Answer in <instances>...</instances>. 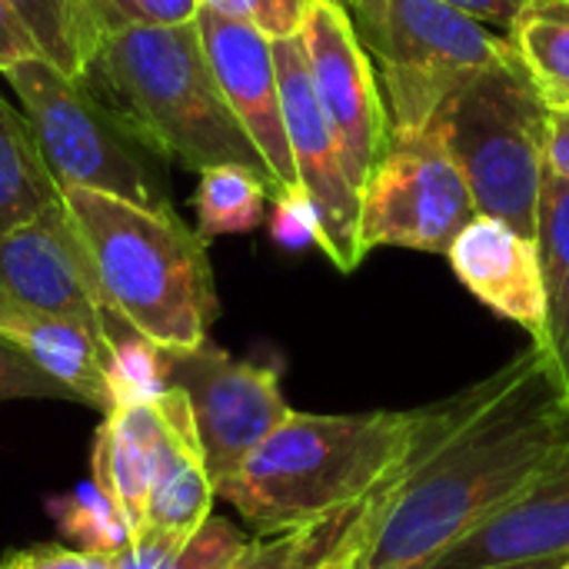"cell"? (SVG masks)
<instances>
[{
  "label": "cell",
  "mask_w": 569,
  "mask_h": 569,
  "mask_svg": "<svg viewBox=\"0 0 569 569\" xmlns=\"http://www.w3.org/2000/svg\"><path fill=\"white\" fill-rule=\"evenodd\" d=\"M567 443V397L547 353L530 343L437 403L360 569H433L527 497Z\"/></svg>",
  "instance_id": "6da1fadb"
},
{
  "label": "cell",
  "mask_w": 569,
  "mask_h": 569,
  "mask_svg": "<svg viewBox=\"0 0 569 569\" xmlns=\"http://www.w3.org/2000/svg\"><path fill=\"white\" fill-rule=\"evenodd\" d=\"M433 423L417 410L303 413L293 410L250 460L217 487L257 537L283 533L367 500L397 477Z\"/></svg>",
  "instance_id": "7a4b0ae2"
},
{
  "label": "cell",
  "mask_w": 569,
  "mask_h": 569,
  "mask_svg": "<svg viewBox=\"0 0 569 569\" xmlns=\"http://www.w3.org/2000/svg\"><path fill=\"white\" fill-rule=\"evenodd\" d=\"M80 80L143 150L197 173L220 163L267 173L210 73L197 23L117 30Z\"/></svg>",
  "instance_id": "3957f363"
},
{
  "label": "cell",
  "mask_w": 569,
  "mask_h": 569,
  "mask_svg": "<svg viewBox=\"0 0 569 569\" xmlns=\"http://www.w3.org/2000/svg\"><path fill=\"white\" fill-rule=\"evenodd\" d=\"M63 203L87 243L107 310L160 350L207 343L217 287L207 240L173 207H140L97 190H67Z\"/></svg>",
  "instance_id": "277c9868"
},
{
  "label": "cell",
  "mask_w": 569,
  "mask_h": 569,
  "mask_svg": "<svg viewBox=\"0 0 569 569\" xmlns=\"http://www.w3.org/2000/svg\"><path fill=\"white\" fill-rule=\"evenodd\" d=\"M550 110L517 53L467 80L430 120L467 177L477 213L537 240Z\"/></svg>",
  "instance_id": "5b68a950"
},
{
  "label": "cell",
  "mask_w": 569,
  "mask_h": 569,
  "mask_svg": "<svg viewBox=\"0 0 569 569\" xmlns=\"http://www.w3.org/2000/svg\"><path fill=\"white\" fill-rule=\"evenodd\" d=\"M377 70L393 130L430 127L477 73L513 57L507 37L443 0H340Z\"/></svg>",
  "instance_id": "8992f818"
},
{
  "label": "cell",
  "mask_w": 569,
  "mask_h": 569,
  "mask_svg": "<svg viewBox=\"0 0 569 569\" xmlns=\"http://www.w3.org/2000/svg\"><path fill=\"white\" fill-rule=\"evenodd\" d=\"M20 100L37 150L60 187L97 190L140 207H170L157 187L140 143L103 110L83 80L57 70L40 57H27L0 73Z\"/></svg>",
  "instance_id": "52a82bcc"
},
{
  "label": "cell",
  "mask_w": 569,
  "mask_h": 569,
  "mask_svg": "<svg viewBox=\"0 0 569 569\" xmlns=\"http://www.w3.org/2000/svg\"><path fill=\"white\" fill-rule=\"evenodd\" d=\"M473 217V193L443 137L433 127H390V140L370 170L360 200L363 250L400 247L447 253Z\"/></svg>",
  "instance_id": "ba28073f"
},
{
  "label": "cell",
  "mask_w": 569,
  "mask_h": 569,
  "mask_svg": "<svg viewBox=\"0 0 569 569\" xmlns=\"http://www.w3.org/2000/svg\"><path fill=\"white\" fill-rule=\"evenodd\" d=\"M163 377L190 407L213 490L293 413L277 367L237 360L210 340L190 350H163Z\"/></svg>",
  "instance_id": "9c48e42d"
},
{
  "label": "cell",
  "mask_w": 569,
  "mask_h": 569,
  "mask_svg": "<svg viewBox=\"0 0 569 569\" xmlns=\"http://www.w3.org/2000/svg\"><path fill=\"white\" fill-rule=\"evenodd\" d=\"M273 60L280 77V103L297 167V183L310 193L320 213V250L340 273H353L367 250L360 243V187L347 170L343 147L320 110L310 83L300 37L273 40Z\"/></svg>",
  "instance_id": "30bf717a"
},
{
  "label": "cell",
  "mask_w": 569,
  "mask_h": 569,
  "mask_svg": "<svg viewBox=\"0 0 569 569\" xmlns=\"http://www.w3.org/2000/svg\"><path fill=\"white\" fill-rule=\"evenodd\" d=\"M297 37L303 43L320 110L343 147L353 183L363 193L367 177L390 140V113L377 70L340 0H313Z\"/></svg>",
  "instance_id": "8fae6325"
},
{
  "label": "cell",
  "mask_w": 569,
  "mask_h": 569,
  "mask_svg": "<svg viewBox=\"0 0 569 569\" xmlns=\"http://www.w3.org/2000/svg\"><path fill=\"white\" fill-rule=\"evenodd\" d=\"M0 300L67 317L103 333V293L87 243L63 203L0 233Z\"/></svg>",
  "instance_id": "7c38bea8"
},
{
  "label": "cell",
  "mask_w": 569,
  "mask_h": 569,
  "mask_svg": "<svg viewBox=\"0 0 569 569\" xmlns=\"http://www.w3.org/2000/svg\"><path fill=\"white\" fill-rule=\"evenodd\" d=\"M197 33L203 57L210 63V73L257 147L267 177L273 183V193L283 187L297 183V167L290 157V140H287V123H283V103H280V77H277V60H273V40L257 33L253 27L220 17L207 7L197 13Z\"/></svg>",
  "instance_id": "4fadbf2b"
},
{
  "label": "cell",
  "mask_w": 569,
  "mask_h": 569,
  "mask_svg": "<svg viewBox=\"0 0 569 569\" xmlns=\"http://www.w3.org/2000/svg\"><path fill=\"white\" fill-rule=\"evenodd\" d=\"M447 260L457 280L493 313L523 327L530 343L547 333V287L540 247L497 217L477 213L450 243Z\"/></svg>",
  "instance_id": "5bb4252c"
},
{
  "label": "cell",
  "mask_w": 569,
  "mask_h": 569,
  "mask_svg": "<svg viewBox=\"0 0 569 569\" xmlns=\"http://www.w3.org/2000/svg\"><path fill=\"white\" fill-rule=\"evenodd\" d=\"M569 553V443L510 510L457 543L433 569H470Z\"/></svg>",
  "instance_id": "9a60e30c"
},
{
  "label": "cell",
  "mask_w": 569,
  "mask_h": 569,
  "mask_svg": "<svg viewBox=\"0 0 569 569\" xmlns=\"http://www.w3.org/2000/svg\"><path fill=\"white\" fill-rule=\"evenodd\" d=\"M167 410V440L157 457L143 527L137 537L143 540H187L213 517V480L203 463V450L193 430L190 407L180 390L167 387L160 393ZM133 537V540H137Z\"/></svg>",
  "instance_id": "2e32d148"
},
{
  "label": "cell",
  "mask_w": 569,
  "mask_h": 569,
  "mask_svg": "<svg viewBox=\"0 0 569 569\" xmlns=\"http://www.w3.org/2000/svg\"><path fill=\"white\" fill-rule=\"evenodd\" d=\"M0 333L17 343L47 377L70 390L73 403H87L103 417L113 410L110 350L100 330L0 300Z\"/></svg>",
  "instance_id": "e0dca14e"
},
{
  "label": "cell",
  "mask_w": 569,
  "mask_h": 569,
  "mask_svg": "<svg viewBox=\"0 0 569 569\" xmlns=\"http://www.w3.org/2000/svg\"><path fill=\"white\" fill-rule=\"evenodd\" d=\"M167 430L170 423H167V410L160 397L110 410L97 430L93 457H90L93 463L90 480L103 493H110V500L120 507L130 527V540L143 527L147 497H150V483H153V470H157V457L167 440Z\"/></svg>",
  "instance_id": "ac0fdd59"
},
{
  "label": "cell",
  "mask_w": 569,
  "mask_h": 569,
  "mask_svg": "<svg viewBox=\"0 0 569 569\" xmlns=\"http://www.w3.org/2000/svg\"><path fill=\"white\" fill-rule=\"evenodd\" d=\"M537 247L547 287V353L569 403V180L547 173L537 220Z\"/></svg>",
  "instance_id": "d6986e66"
},
{
  "label": "cell",
  "mask_w": 569,
  "mask_h": 569,
  "mask_svg": "<svg viewBox=\"0 0 569 569\" xmlns=\"http://www.w3.org/2000/svg\"><path fill=\"white\" fill-rule=\"evenodd\" d=\"M507 40L547 110H569V0H530Z\"/></svg>",
  "instance_id": "ffe728a7"
},
{
  "label": "cell",
  "mask_w": 569,
  "mask_h": 569,
  "mask_svg": "<svg viewBox=\"0 0 569 569\" xmlns=\"http://www.w3.org/2000/svg\"><path fill=\"white\" fill-rule=\"evenodd\" d=\"M60 197L23 110L0 93V233L33 220Z\"/></svg>",
  "instance_id": "44dd1931"
},
{
  "label": "cell",
  "mask_w": 569,
  "mask_h": 569,
  "mask_svg": "<svg viewBox=\"0 0 569 569\" xmlns=\"http://www.w3.org/2000/svg\"><path fill=\"white\" fill-rule=\"evenodd\" d=\"M20 27L37 47V57L70 77H83L103 43L90 0H7Z\"/></svg>",
  "instance_id": "7402d4cb"
},
{
  "label": "cell",
  "mask_w": 569,
  "mask_h": 569,
  "mask_svg": "<svg viewBox=\"0 0 569 569\" xmlns=\"http://www.w3.org/2000/svg\"><path fill=\"white\" fill-rule=\"evenodd\" d=\"M273 183L263 170L243 163H220L200 170L193 193L197 233L203 240L227 233H250L263 223Z\"/></svg>",
  "instance_id": "603a6c76"
},
{
  "label": "cell",
  "mask_w": 569,
  "mask_h": 569,
  "mask_svg": "<svg viewBox=\"0 0 569 569\" xmlns=\"http://www.w3.org/2000/svg\"><path fill=\"white\" fill-rule=\"evenodd\" d=\"M250 543V537L223 520L210 517L187 540H130L120 553H113V569H227Z\"/></svg>",
  "instance_id": "cb8c5ba5"
},
{
  "label": "cell",
  "mask_w": 569,
  "mask_h": 569,
  "mask_svg": "<svg viewBox=\"0 0 569 569\" xmlns=\"http://www.w3.org/2000/svg\"><path fill=\"white\" fill-rule=\"evenodd\" d=\"M360 507L363 500L330 517H320L313 523L283 530V533L250 537L243 553L227 569H317L323 563V557L340 543V537L350 530Z\"/></svg>",
  "instance_id": "d4e9b609"
},
{
  "label": "cell",
  "mask_w": 569,
  "mask_h": 569,
  "mask_svg": "<svg viewBox=\"0 0 569 569\" xmlns=\"http://www.w3.org/2000/svg\"><path fill=\"white\" fill-rule=\"evenodd\" d=\"M47 507L57 517L60 533L73 540L80 553L113 557L130 543V527L120 507L93 480L77 483L67 497H57Z\"/></svg>",
  "instance_id": "484cf974"
},
{
  "label": "cell",
  "mask_w": 569,
  "mask_h": 569,
  "mask_svg": "<svg viewBox=\"0 0 569 569\" xmlns=\"http://www.w3.org/2000/svg\"><path fill=\"white\" fill-rule=\"evenodd\" d=\"M100 37L127 27H183L200 13V0H90Z\"/></svg>",
  "instance_id": "4316f807"
},
{
  "label": "cell",
  "mask_w": 569,
  "mask_h": 569,
  "mask_svg": "<svg viewBox=\"0 0 569 569\" xmlns=\"http://www.w3.org/2000/svg\"><path fill=\"white\" fill-rule=\"evenodd\" d=\"M200 7L240 20L267 40H287L300 33L313 0H200Z\"/></svg>",
  "instance_id": "83f0119b"
},
{
  "label": "cell",
  "mask_w": 569,
  "mask_h": 569,
  "mask_svg": "<svg viewBox=\"0 0 569 569\" xmlns=\"http://www.w3.org/2000/svg\"><path fill=\"white\" fill-rule=\"evenodd\" d=\"M433 417H437V403H433ZM433 427V423H430ZM430 433V430H427ZM427 433H423V440H427ZM420 440V443H423ZM420 450V447H417ZM417 450H413V457H417ZM410 457V460H413ZM410 460H407V467H410ZM407 467L397 473V477H390L383 487H377L367 500H363V507H360V513H357V520L350 523V530L340 537V543L323 557V563L317 569H360L363 567V557H367V547H370V540H373V533H377V523H380V517H383V510H387V503H390V497H393V490H397V483H400V477L407 473Z\"/></svg>",
  "instance_id": "f1b7e54d"
},
{
  "label": "cell",
  "mask_w": 569,
  "mask_h": 569,
  "mask_svg": "<svg viewBox=\"0 0 569 569\" xmlns=\"http://www.w3.org/2000/svg\"><path fill=\"white\" fill-rule=\"evenodd\" d=\"M270 233L280 247L287 250H303V247H320V213L310 200V193L293 183L283 187L270 197Z\"/></svg>",
  "instance_id": "f546056e"
},
{
  "label": "cell",
  "mask_w": 569,
  "mask_h": 569,
  "mask_svg": "<svg viewBox=\"0 0 569 569\" xmlns=\"http://www.w3.org/2000/svg\"><path fill=\"white\" fill-rule=\"evenodd\" d=\"M0 400H73L17 343L0 333Z\"/></svg>",
  "instance_id": "4dcf8cb0"
},
{
  "label": "cell",
  "mask_w": 569,
  "mask_h": 569,
  "mask_svg": "<svg viewBox=\"0 0 569 569\" xmlns=\"http://www.w3.org/2000/svg\"><path fill=\"white\" fill-rule=\"evenodd\" d=\"M27 57H37V47L27 37V30L20 27L17 13L7 7V0H0V73Z\"/></svg>",
  "instance_id": "1f68e13d"
},
{
  "label": "cell",
  "mask_w": 569,
  "mask_h": 569,
  "mask_svg": "<svg viewBox=\"0 0 569 569\" xmlns=\"http://www.w3.org/2000/svg\"><path fill=\"white\" fill-rule=\"evenodd\" d=\"M3 569H90V557L63 547H37V550L13 553Z\"/></svg>",
  "instance_id": "d6a6232c"
},
{
  "label": "cell",
  "mask_w": 569,
  "mask_h": 569,
  "mask_svg": "<svg viewBox=\"0 0 569 569\" xmlns=\"http://www.w3.org/2000/svg\"><path fill=\"white\" fill-rule=\"evenodd\" d=\"M547 173L569 180V110H550V120H547Z\"/></svg>",
  "instance_id": "836d02e7"
},
{
  "label": "cell",
  "mask_w": 569,
  "mask_h": 569,
  "mask_svg": "<svg viewBox=\"0 0 569 569\" xmlns=\"http://www.w3.org/2000/svg\"><path fill=\"white\" fill-rule=\"evenodd\" d=\"M443 3H450V7H457V10H463V13H470V17H477L480 23H497V27H510L513 20H517V13L530 3V0H443Z\"/></svg>",
  "instance_id": "e575fe53"
},
{
  "label": "cell",
  "mask_w": 569,
  "mask_h": 569,
  "mask_svg": "<svg viewBox=\"0 0 569 569\" xmlns=\"http://www.w3.org/2000/svg\"><path fill=\"white\" fill-rule=\"evenodd\" d=\"M569 560V553L560 557H540V560H517V563H497V567H470V569H560Z\"/></svg>",
  "instance_id": "d590c367"
},
{
  "label": "cell",
  "mask_w": 569,
  "mask_h": 569,
  "mask_svg": "<svg viewBox=\"0 0 569 569\" xmlns=\"http://www.w3.org/2000/svg\"><path fill=\"white\" fill-rule=\"evenodd\" d=\"M567 563H569V560H567ZM567 563H563V567H560V569H567Z\"/></svg>",
  "instance_id": "8d00e7d4"
},
{
  "label": "cell",
  "mask_w": 569,
  "mask_h": 569,
  "mask_svg": "<svg viewBox=\"0 0 569 569\" xmlns=\"http://www.w3.org/2000/svg\"><path fill=\"white\" fill-rule=\"evenodd\" d=\"M567 569H569V563H567Z\"/></svg>",
  "instance_id": "74e56055"
}]
</instances>
